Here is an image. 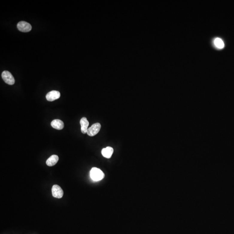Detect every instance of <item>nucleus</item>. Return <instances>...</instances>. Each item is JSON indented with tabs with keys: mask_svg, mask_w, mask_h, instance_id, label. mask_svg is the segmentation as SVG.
I'll use <instances>...</instances> for the list:
<instances>
[{
	"mask_svg": "<svg viewBox=\"0 0 234 234\" xmlns=\"http://www.w3.org/2000/svg\"><path fill=\"white\" fill-rule=\"evenodd\" d=\"M80 124L81 126V132L84 134L87 133L88 126L89 125V122L86 118L83 117L81 118V119L80 120Z\"/></svg>",
	"mask_w": 234,
	"mask_h": 234,
	"instance_id": "obj_7",
	"label": "nucleus"
},
{
	"mask_svg": "<svg viewBox=\"0 0 234 234\" xmlns=\"http://www.w3.org/2000/svg\"><path fill=\"white\" fill-rule=\"evenodd\" d=\"M60 97V93L57 91H52L46 95V98L48 101H52L58 99Z\"/></svg>",
	"mask_w": 234,
	"mask_h": 234,
	"instance_id": "obj_6",
	"label": "nucleus"
},
{
	"mask_svg": "<svg viewBox=\"0 0 234 234\" xmlns=\"http://www.w3.org/2000/svg\"><path fill=\"white\" fill-rule=\"evenodd\" d=\"M101 127V125L99 123L94 124L91 127L88 128L87 134L89 136H91V137L95 136V135H96L100 131Z\"/></svg>",
	"mask_w": 234,
	"mask_h": 234,
	"instance_id": "obj_3",
	"label": "nucleus"
},
{
	"mask_svg": "<svg viewBox=\"0 0 234 234\" xmlns=\"http://www.w3.org/2000/svg\"><path fill=\"white\" fill-rule=\"evenodd\" d=\"M2 78L5 83L9 85H13L15 83V80L11 73L7 71H4L2 73Z\"/></svg>",
	"mask_w": 234,
	"mask_h": 234,
	"instance_id": "obj_2",
	"label": "nucleus"
},
{
	"mask_svg": "<svg viewBox=\"0 0 234 234\" xmlns=\"http://www.w3.org/2000/svg\"><path fill=\"white\" fill-rule=\"evenodd\" d=\"M59 160V157L56 155H53L50 156L46 161V164L49 167L54 166Z\"/></svg>",
	"mask_w": 234,
	"mask_h": 234,
	"instance_id": "obj_10",
	"label": "nucleus"
},
{
	"mask_svg": "<svg viewBox=\"0 0 234 234\" xmlns=\"http://www.w3.org/2000/svg\"><path fill=\"white\" fill-rule=\"evenodd\" d=\"M214 44L216 47L220 49L224 48L225 46L223 40L219 38H216L214 40Z\"/></svg>",
	"mask_w": 234,
	"mask_h": 234,
	"instance_id": "obj_11",
	"label": "nucleus"
},
{
	"mask_svg": "<svg viewBox=\"0 0 234 234\" xmlns=\"http://www.w3.org/2000/svg\"><path fill=\"white\" fill-rule=\"evenodd\" d=\"M51 125L53 128L58 130L63 129L64 126L63 122L59 119H55L53 120L51 122Z\"/></svg>",
	"mask_w": 234,
	"mask_h": 234,
	"instance_id": "obj_8",
	"label": "nucleus"
},
{
	"mask_svg": "<svg viewBox=\"0 0 234 234\" xmlns=\"http://www.w3.org/2000/svg\"><path fill=\"white\" fill-rule=\"evenodd\" d=\"M17 28L19 31L23 32H28L31 30V25L25 21H21L17 24Z\"/></svg>",
	"mask_w": 234,
	"mask_h": 234,
	"instance_id": "obj_4",
	"label": "nucleus"
},
{
	"mask_svg": "<svg viewBox=\"0 0 234 234\" xmlns=\"http://www.w3.org/2000/svg\"><path fill=\"white\" fill-rule=\"evenodd\" d=\"M90 176L93 180L98 181L104 178L105 174L100 169L96 167H93L90 172Z\"/></svg>",
	"mask_w": 234,
	"mask_h": 234,
	"instance_id": "obj_1",
	"label": "nucleus"
},
{
	"mask_svg": "<svg viewBox=\"0 0 234 234\" xmlns=\"http://www.w3.org/2000/svg\"><path fill=\"white\" fill-rule=\"evenodd\" d=\"M52 195L55 198L60 199L62 198L63 195V191L62 189L57 185H55L52 187Z\"/></svg>",
	"mask_w": 234,
	"mask_h": 234,
	"instance_id": "obj_5",
	"label": "nucleus"
},
{
	"mask_svg": "<svg viewBox=\"0 0 234 234\" xmlns=\"http://www.w3.org/2000/svg\"><path fill=\"white\" fill-rule=\"evenodd\" d=\"M114 152V149L112 147H108L104 148L101 151V154L106 158H110Z\"/></svg>",
	"mask_w": 234,
	"mask_h": 234,
	"instance_id": "obj_9",
	"label": "nucleus"
}]
</instances>
